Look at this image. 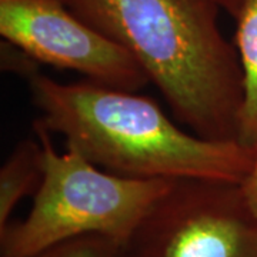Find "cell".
<instances>
[{
	"label": "cell",
	"mask_w": 257,
	"mask_h": 257,
	"mask_svg": "<svg viewBox=\"0 0 257 257\" xmlns=\"http://www.w3.org/2000/svg\"><path fill=\"white\" fill-rule=\"evenodd\" d=\"M22 77L42 113L37 124L64 136L66 146L113 175L240 184L251 165L253 149L187 133L156 101L136 92L90 80L59 83L39 66Z\"/></svg>",
	"instance_id": "7a4b0ae2"
},
{
	"label": "cell",
	"mask_w": 257,
	"mask_h": 257,
	"mask_svg": "<svg viewBox=\"0 0 257 257\" xmlns=\"http://www.w3.org/2000/svg\"><path fill=\"white\" fill-rule=\"evenodd\" d=\"M45 176L26 219L0 230V257H37L67 240L99 234L121 244L173 180L133 179L99 170L74 147L57 153L35 123Z\"/></svg>",
	"instance_id": "3957f363"
},
{
	"label": "cell",
	"mask_w": 257,
	"mask_h": 257,
	"mask_svg": "<svg viewBox=\"0 0 257 257\" xmlns=\"http://www.w3.org/2000/svg\"><path fill=\"white\" fill-rule=\"evenodd\" d=\"M64 3L135 57L192 133L220 142L239 139L243 72L237 49L219 28L221 0Z\"/></svg>",
	"instance_id": "6da1fadb"
},
{
	"label": "cell",
	"mask_w": 257,
	"mask_h": 257,
	"mask_svg": "<svg viewBox=\"0 0 257 257\" xmlns=\"http://www.w3.org/2000/svg\"><path fill=\"white\" fill-rule=\"evenodd\" d=\"M246 203L257 217V145L253 147V160L244 179L239 184Z\"/></svg>",
	"instance_id": "9c48e42d"
},
{
	"label": "cell",
	"mask_w": 257,
	"mask_h": 257,
	"mask_svg": "<svg viewBox=\"0 0 257 257\" xmlns=\"http://www.w3.org/2000/svg\"><path fill=\"white\" fill-rule=\"evenodd\" d=\"M117 241L99 234H89L60 243L37 257H117Z\"/></svg>",
	"instance_id": "ba28073f"
},
{
	"label": "cell",
	"mask_w": 257,
	"mask_h": 257,
	"mask_svg": "<svg viewBox=\"0 0 257 257\" xmlns=\"http://www.w3.org/2000/svg\"><path fill=\"white\" fill-rule=\"evenodd\" d=\"M241 3H243V0H221L223 9L226 10L230 16H233L234 19H236L240 8H241Z\"/></svg>",
	"instance_id": "30bf717a"
},
{
	"label": "cell",
	"mask_w": 257,
	"mask_h": 257,
	"mask_svg": "<svg viewBox=\"0 0 257 257\" xmlns=\"http://www.w3.org/2000/svg\"><path fill=\"white\" fill-rule=\"evenodd\" d=\"M0 35L37 63L70 69L97 84L138 92L150 82L133 56L64 0H0Z\"/></svg>",
	"instance_id": "5b68a950"
},
{
	"label": "cell",
	"mask_w": 257,
	"mask_h": 257,
	"mask_svg": "<svg viewBox=\"0 0 257 257\" xmlns=\"http://www.w3.org/2000/svg\"><path fill=\"white\" fill-rule=\"evenodd\" d=\"M45 176V150L40 140L20 142L0 170V230L20 200L36 193Z\"/></svg>",
	"instance_id": "52a82bcc"
},
{
	"label": "cell",
	"mask_w": 257,
	"mask_h": 257,
	"mask_svg": "<svg viewBox=\"0 0 257 257\" xmlns=\"http://www.w3.org/2000/svg\"><path fill=\"white\" fill-rule=\"evenodd\" d=\"M117 257H257V217L239 184L173 180Z\"/></svg>",
	"instance_id": "277c9868"
},
{
	"label": "cell",
	"mask_w": 257,
	"mask_h": 257,
	"mask_svg": "<svg viewBox=\"0 0 257 257\" xmlns=\"http://www.w3.org/2000/svg\"><path fill=\"white\" fill-rule=\"evenodd\" d=\"M236 20V49L244 90L237 140L253 149L257 145V0H243Z\"/></svg>",
	"instance_id": "8992f818"
}]
</instances>
